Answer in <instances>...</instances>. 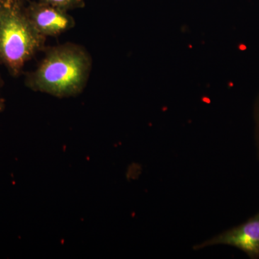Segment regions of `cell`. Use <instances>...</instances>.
I'll return each instance as SVG.
<instances>
[{
    "label": "cell",
    "mask_w": 259,
    "mask_h": 259,
    "mask_svg": "<svg viewBox=\"0 0 259 259\" xmlns=\"http://www.w3.org/2000/svg\"><path fill=\"white\" fill-rule=\"evenodd\" d=\"M92 66L91 56L84 48L66 42L48 49L37 69L26 74L25 84L53 96H76L86 87Z\"/></svg>",
    "instance_id": "1"
},
{
    "label": "cell",
    "mask_w": 259,
    "mask_h": 259,
    "mask_svg": "<svg viewBox=\"0 0 259 259\" xmlns=\"http://www.w3.org/2000/svg\"><path fill=\"white\" fill-rule=\"evenodd\" d=\"M46 37L18 3L0 1V63L10 74H20L25 63L44 49Z\"/></svg>",
    "instance_id": "2"
},
{
    "label": "cell",
    "mask_w": 259,
    "mask_h": 259,
    "mask_svg": "<svg viewBox=\"0 0 259 259\" xmlns=\"http://www.w3.org/2000/svg\"><path fill=\"white\" fill-rule=\"evenodd\" d=\"M230 245L244 252L252 259L259 258V212L239 226L213 236L194 245L193 249L199 250L214 245Z\"/></svg>",
    "instance_id": "3"
},
{
    "label": "cell",
    "mask_w": 259,
    "mask_h": 259,
    "mask_svg": "<svg viewBox=\"0 0 259 259\" xmlns=\"http://www.w3.org/2000/svg\"><path fill=\"white\" fill-rule=\"evenodd\" d=\"M25 13L32 25L44 36H57L75 26L73 17L67 11L47 3H32Z\"/></svg>",
    "instance_id": "4"
},
{
    "label": "cell",
    "mask_w": 259,
    "mask_h": 259,
    "mask_svg": "<svg viewBox=\"0 0 259 259\" xmlns=\"http://www.w3.org/2000/svg\"><path fill=\"white\" fill-rule=\"evenodd\" d=\"M40 2L67 12L85 6L84 0H40Z\"/></svg>",
    "instance_id": "5"
},
{
    "label": "cell",
    "mask_w": 259,
    "mask_h": 259,
    "mask_svg": "<svg viewBox=\"0 0 259 259\" xmlns=\"http://www.w3.org/2000/svg\"><path fill=\"white\" fill-rule=\"evenodd\" d=\"M256 132H255V144H256L257 154L259 158V106L257 112Z\"/></svg>",
    "instance_id": "6"
},
{
    "label": "cell",
    "mask_w": 259,
    "mask_h": 259,
    "mask_svg": "<svg viewBox=\"0 0 259 259\" xmlns=\"http://www.w3.org/2000/svg\"><path fill=\"white\" fill-rule=\"evenodd\" d=\"M5 107V100L3 99H0V112H3L4 110Z\"/></svg>",
    "instance_id": "7"
},
{
    "label": "cell",
    "mask_w": 259,
    "mask_h": 259,
    "mask_svg": "<svg viewBox=\"0 0 259 259\" xmlns=\"http://www.w3.org/2000/svg\"><path fill=\"white\" fill-rule=\"evenodd\" d=\"M13 1H17V0H13Z\"/></svg>",
    "instance_id": "8"
}]
</instances>
